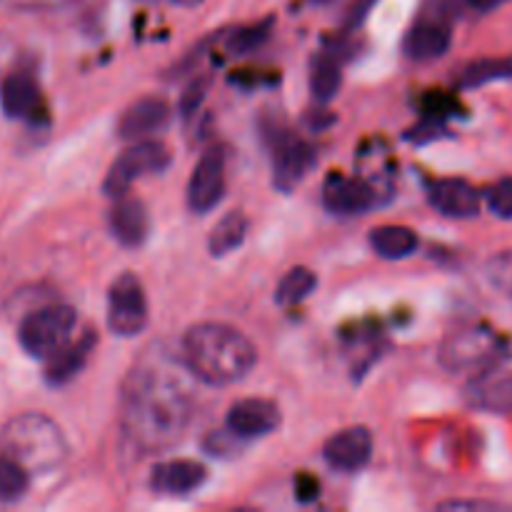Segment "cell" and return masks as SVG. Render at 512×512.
<instances>
[{"mask_svg": "<svg viewBox=\"0 0 512 512\" xmlns=\"http://www.w3.org/2000/svg\"><path fill=\"white\" fill-rule=\"evenodd\" d=\"M190 400L183 378L160 363L133 368L123 390V430L135 448L158 453L180 440L188 428Z\"/></svg>", "mask_w": 512, "mask_h": 512, "instance_id": "cell-1", "label": "cell"}, {"mask_svg": "<svg viewBox=\"0 0 512 512\" xmlns=\"http://www.w3.org/2000/svg\"><path fill=\"white\" fill-rule=\"evenodd\" d=\"M258 353L240 330L223 323H198L183 338V365L208 385H233L253 370Z\"/></svg>", "mask_w": 512, "mask_h": 512, "instance_id": "cell-2", "label": "cell"}, {"mask_svg": "<svg viewBox=\"0 0 512 512\" xmlns=\"http://www.w3.org/2000/svg\"><path fill=\"white\" fill-rule=\"evenodd\" d=\"M3 455L13 458L30 473H48L58 468L68 455V443L50 418L40 413H25L10 420L0 433Z\"/></svg>", "mask_w": 512, "mask_h": 512, "instance_id": "cell-3", "label": "cell"}, {"mask_svg": "<svg viewBox=\"0 0 512 512\" xmlns=\"http://www.w3.org/2000/svg\"><path fill=\"white\" fill-rule=\"evenodd\" d=\"M78 315L70 305H50L30 313L20 323V345L28 355L40 360H48L50 355L58 353L70 338H73Z\"/></svg>", "mask_w": 512, "mask_h": 512, "instance_id": "cell-4", "label": "cell"}, {"mask_svg": "<svg viewBox=\"0 0 512 512\" xmlns=\"http://www.w3.org/2000/svg\"><path fill=\"white\" fill-rule=\"evenodd\" d=\"M503 340L488 328H463L450 335L440 348V363L450 373H478L500 358Z\"/></svg>", "mask_w": 512, "mask_h": 512, "instance_id": "cell-5", "label": "cell"}, {"mask_svg": "<svg viewBox=\"0 0 512 512\" xmlns=\"http://www.w3.org/2000/svg\"><path fill=\"white\" fill-rule=\"evenodd\" d=\"M170 163V153L158 140H135L133 148L125 150L110 168L105 178V195L110 198H123L130 190L133 180L143 178L148 173H163Z\"/></svg>", "mask_w": 512, "mask_h": 512, "instance_id": "cell-6", "label": "cell"}, {"mask_svg": "<svg viewBox=\"0 0 512 512\" xmlns=\"http://www.w3.org/2000/svg\"><path fill=\"white\" fill-rule=\"evenodd\" d=\"M148 325V300L135 275L123 273L108 295V328L120 338H133Z\"/></svg>", "mask_w": 512, "mask_h": 512, "instance_id": "cell-7", "label": "cell"}, {"mask_svg": "<svg viewBox=\"0 0 512 512\" xmlns=\"http://www.w3.org/2000/svg\"><path fill=\"white\" fill-rule=\"evenodd\" d=\"M465 398L473 408L493 415L512 413V358H495L493 363L478 370Z\"/></svg>", "mask_w": 512, "mask_h": 512, "instance_id": "cell-8", "label": "cell"}, {"mask_svg": "<svg viewBox=\"0 0 512 512\" xmlns=\"http://www.w3.org/2000/svg\"><path fill=\"white\" fill-rule=\"evenodd\" d=\"M315 163H318V155L313 145L283 133L273 143V185L280 193H290L308 178Z\"/></svg>", "mask_w": 512, "mask_h": 512, "instance_id": "cell-9", "label": "cell"}, {"mask_svg": "<svg viewBox=\"0 0 512 512\" xmlns=\"http://www.w3.org/2000/svg\"><path fill=\"white\" fill-rule=\"evenodd\" d=\"M225 193V153L210 148L200 155L188 183V205L193 213L205 215L223 200Z\"/></svg>", "mask_w": 512, "mask_h": 512, "instance_id": "cell-10", "label": "cell"}, {"mask_svg": "<svg viewBox=\"0 0 512 512\" xmlns=\"http://www.w3.org/2000/svg\"><path fill=\"white\" fill-rule=\"evenodd\" d=\"M380 190L365 175L333 173L325 180L323 203L330 213L358 215L380 203Z\"/></svg>", "mask_w": 512, "mask_h": 512, "instance_id": "cell-11", "label": "cell"}, {"mask_svg": "<svg viewBox=\"0 0 512 512\" xmlns=\"http://www.w3.org/2000/svg\"><path fill=\"white\" fill-rule=\"evenodd\" d=\"M280 425L278 405L263 398H248L228 410V430L240 440L263 438Z\"/></svg>", "mask_w": 512, "mask_h": 512, "instance_id": "cell-12", "label": "cell"}, {"mask_svg": "<svg viewBox=\"0 0 512 512\" xmlns=\"http://www.w3.org/2000/svg\"><path fill=\"white\" fill-rule=\"evenodd\" d=\"M428 200L440 215H445V218L468 220L480 213L478 190L458 178L435 180L428 190Z\"/></svg>", "mask_w": 512, "mask_h": 512, "instance_id": "cell-13", "label": "cell"}, {"mask_svg": "<svg viewBox=\"0 0 512 512\" xmlns=\"http://www.w3.org/2000/svg\"><path fill=\"white\" fill-rule=\"evenodd\" d=\"M370 453H373V435L368 428L343 430V433L333 435L323 448L325 463L343 473L363 468L370 460Z\"/></svg>", "mask_w": 512, "mask_h": 512, "instance_id": "cell-14", "label": "cell"}, {"mask_svg": "<svg viewBox=\"0 0 512 512\" xmlns=\"http://www.w3.org/2000/svg\"><path fill=\"white\" fill-rule=\"evenodd\" d=\"M170 118V105L160 98H140L123 113L118 133L123 140H145L148 135L165 128Z\"/></svg>", "mask_w": 512, "mask_h": 512, "instance_id": "cell-15", "label": "cell"}, {"mask_svg": "<svg viewBox=\"0 0 512 512\" xmlns=\"http://www.w3.org/2000/svg\"><path fill=\"white\" fill-rule=\"evenodd\" d=\"M110 230L118 238V243L138 248L150 233L148 208L138 198H128V195L115 198L113 210H110Z\"/></svg>", "mask_w": 512, "mask_h": 512, "instance_id": "cell-16", "label": "cell"}, {"mask_svg": "<svg viewBox=\"0 0 512 512\" xmlns=\"http://www.w3.org/2000/svg\"><path fill=\"white\" fill-rule=\"evenodd\" d=\"M450 43H453L450 25L440 18H428L420 20L418 25L408 30L403 40V50L413 60H435L448 53Z\"/></svg>", "mask_w": 512, "mask_h": 512, "instance_id": "cell-17", "label": "cell"}, {"mask_svg": "<svg viewBox=\"0 0 512 512\" xmlns=\"http://www.w3.org/2000/svg\"><path fill=\"white\" fill-rule=\"evenodd\" d=\"M205 483V468L195 460H168V463L155 465L150 485L158 493L185 495Z\"/></svg>", "mask_w": 512, "mask_h": 512, "instance_id": "cell-18", "label": "cell"}, {"mask_svg": "<svg viewBox=\"0 0 512 512\" xmlns=\"http://www.w3.org/2000/svg\"><path fill=\"white\" fill-rule=\"evenodd\" d=\"M95 345L93 330H85L80 338L68 340L58 353H53L48 358V368H45V378L50 385H63L70 378H75V373H80V368L88 360L90 350Z\"/></svg>", "mask_w": 512, "mask_h": 512, "instance_id": "cell-19", "label": "cell"}, {"mask_svg": "<svg viewBox=\"0 0 512 512\" xmlns=\"http://www.w3.org/2000/svg\"><path fill=\"white\" fill-rule=\"evenodd\" d=\"M38 85L28 75H10L0 85V103L10 118H28L38 108Z\"/></svg>", "mask_w": 512, "mask_h": 512, "instance_id": "cell-20", "label": "cell"}, {"mask_svg": "<svg viewBox=\"0 0 512 512\" xmlns=\"http://www.w3.org/2000/svg\"><path fill=\"white\" fill-rule=\"evenodd\" d=\"M370 245L385 260H403L418 248V235L405 225H380L370 233Z\"/></svg>", "mask_w": 512, "mask_h": 512, "instance_id": "cell-21", "label": "cell"}, {"mask_svg": "<svg viewBox=\"0 0 512 512\" xmlns=\"http://www.w3.org/2000/svg\"><path fill=\"white\" fill-rule=\"evenodd\" d=\"M498 80H512V55L508 58H483L465 65L460 70V88H480V85L498 83Z\"/></svg>", "mask_w": 512, "mask_h": 512, "instance_id": "cell-22", "label": "cell"}, {"mask_svg": "<svg viewBox=\"0 0 512 512\" xmlns=\"http://www.w3.org/2000/svg\"><path fill=\"white\" fill-rule=\"evenodd\" d=\"M245 235H248V218H245L243 213H228L218 225H215L213 233H210V240H208L210 255L223 258V255H228L230 250L243 245Z\"/></svg>", "mask_w": 512, "mask_h": 512, "instance_id": "cell-23", "label": "cell"}, {"mask_svg": "<svg viewBox=\"0 0 512 512\" xmlns=\"http://www.w3.org/2000/svg\"><path fill=\"white\" fill-rule=\"evenodd\" d=\"M340 85H343V73H340L335 55H320L313 65V75H310V93H313L315 103H330L338 95Z\"/></svg>", "mask_w": 512, "mask_h": 512, "instance_id": "cell-24", "label": "cell"}, {"mask_svg": "<svg viewBox=\"0 0 512 512\" xmlns=\"http://www.w3.org/2000/svg\"><path fill=\"white\" fill-rule=\"evenodd\" d=\"M318 288V278L310 268H293L285 273V278L280 280L278 293H275V300L280 305H298L308 298L313 290Z\"/></svg>", "mask_w": 512, "mask_h": 512, "instance_id": "cell-25", "label": "cell"}, {"mask_svg": "<svg viewBox=\"0 0 512 512\" xmlns=\"http://www.w3.org/2000/svg\"><path fill=\"white\" fill-rule=\"evenodd\" d=\"M28 490V470L8 455H0V500L13 503Z\"/></svg>", "mask_w": 512, "mask_h": 512, "instance_id": "cell-26", "label": "cell"}, {"mask_svg": "<svg viewBox=\"0 0 512 512\" xmlns=\"http://www.w3.org/2000/svg\"><path fill=\"white\" fill-rule=\"evenodd\" d=\"M270 30H273V18H265V20H260V23L245 25V28L233 30L228 38V50L233 55L253 53L258 45H263L265 40H268Z\"/></svg>", "mask_w": 512, "mask_h": 512, "instance_id": "cell-27", "label": "cell"}, {"mask_svg": "<svg viewBox=\"0 0 512 512\" xmlns=\"http://www.w3.org/2000/svg\"><path fill=\"white\" fill-rule=\"evenodd\" d=\"M485 200H488V208L495 218L512 220V175L510 178L498 180V183L485 193Z\"/></svg>", "mask_w": 512, "mask_h": 512, "instance_id": "cell-28", "label": "cell"}, {"mask_svg": "<svg viewBox=\"0 0 512 512\" xmlns=\"http://www.w3.org/2000/svg\"><path fill=\"white\" fill-rule=\"evenodd\" d=\"M488 280L512 300V253H503L488 263Z\"/></svg>", "mask_w": 512, "mask_h": 512, "instance_id": "cell-29", "label": "cell"}, {"mask_svg": "<svg viewBox=\"0 0 512 512\" xmlns=\"http://www.w3.org/2000/svg\"><path fill=\"white\" fill-rule=\"evenodd\" d=\"M208 88H210L208 75H200V78H195L193 83L185 88L183 98H180V113H183L185 118H190L193 113H198V108L203 105Z\"/></svg>", "mask_w": 512, "mask_h": 512, "instance_id": "cell-30", "label": "cell"}, {"mask_svg": "<svg viewBox=\"0 0 512 512\" xmlns=\"http://www.w3.org/2000/svg\"><path fill=\"white\" fill-rule=\"evenodd\" d=\"M443 133H445L443 123H438L435 118H430V120H423L420 125H415L413 130H408V135H405V138L415 140V143H428V140L440 138Z\"/></svg>", "mask_w": 512, "mask_h": 512, "instance_id": "cell-31", "label": "cell"}, {"mask_svg": "<svg viewBox=\"0 0 512 512\" xmlns=\"http://www.w3.org/2000/svg\"><path fill=\"white\" fill-rule=\"evenodd\" d=\"M333 120L335 118L328 113V110H315V113L308 115V125L313 130H323L325 125H330V123H333Z\"/></svg>", "mask_w": 512, "mask_h": 512, "instance_id": "cell-32", "label": "cell"}, {"mask_svg": "<svg viewBox=\"0 0 512 512\" xmlns=\"http://www.w3.org/2000/svg\"><path fill=\"white\" fill-rule=\"evenodd\" d=\"M510 3V0H470V5H473L478 13H490V10L500 8V5Z\"/></svg>", "mask_w": 512, "mask_h": 512, "instance_id": "cell-33", "label": "cell"}, {"mask_svg": "<svg viewBox=\"0 0 512 512\" xmlns=\"http://www.w3.org/2000/svg\"><path fill=\"white\" fill-rule=\"evenodd\" d=\"M443 510H490L493 505L490 503H443L440 505Z\"/></svg>", "mask_w": 512, "mask_h": 512, "instance_id": "cell-34", "label": "cell"}, {"mask_svg": "<svg viewBox=\"0 0 512 512\" xmlns=\"http://www.w3.org/2000/svg\"><path fill=\"white\" fill-rule=\"evenodd\" d=\"M170 3L180 5V8H198V5L203 3V0H170Z\"/></svg>", "mask_w": 512, "mask_h": 512, "instance_id": "cell-35", "label": "cell"}, {"mask_svg": "<svg viewBox=\"0 0 512 512\" xmlns=\"http://www.w3.org/2000/svg\"><path fill=\"white\" fill-rule=\"evenodd\" d=\"M310 3H315V5H328V3H333V0H310Z\"/></svg>", "mask_w": 512, "mask_h": 512, "instance_id": "cell-36", "label": "cell"}]
</instances>
